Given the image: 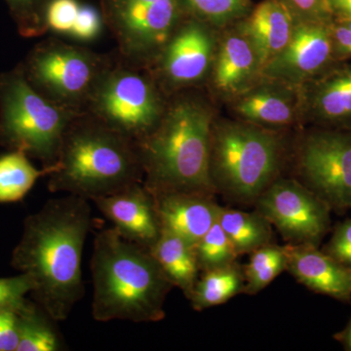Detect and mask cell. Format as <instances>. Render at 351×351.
<instances>
[{"instance_id":"ba28073f","label":"cell","mask_w":351,"mask_h":351,"mask_svg":"<svg viewBox=\"0 0 351 351\" xmlns=\"http://www.w3.org/2000/svg\"><path fill=\"white\" fill-rule=\"evenodd\" d=\"M108 66L86 48L50 39L32 52L27 78L53 103L80 112Z\"/></svg>"},{"instance_id":"7402d4cb","label":"cell","mask_w":351,"mask_h":351,"mask_svg":"<svg viewBox=\"0 0 351 351\" xmlns=\"http://www.w3.org/2000/svg\"><path fill=\"white\" fill-rule=\"evenodd\" d=\"M149 251L174 287L181 289L189 300L200 272L195 245L162 230Z\"/></svg>"},{"instance_id":"52a82bcc","label":"cell","mask_w":351,"mask_h":351,"mask_svg":"<svg viewBox=\"0 0 351 351\" xmlns=\"http://www.w3.org/2000/svg\"><path fill=\"white\" fill-rule=\"evenodd\" d=\"M86 106L94 119L135 142L158 124L166 108L147 73L122 66L106 69Z\"/></svg>"},{"instance_id":"836d02e7","label":"cell","mask_w":351,"mask_h":351,"mask_svg":"<svg viewBox=\"0 0 351 351\" xmlns=\"http://www.w3.org/2000/svg\"><path fill=\"white\" fill-rule=\"evenodd\" d=\"M19 321V308L0 311V351H17Z\"/></svg>"},{"instance_id":"d6a6232c","label":"cell","mask_w":351,"mask_h":351,"mask_svg":"<svg viewBox=\"0 0 351 351\" xmlns=\"http://www.w3.org/2000/svg\"><path fill=\"white\" fill-rule=\"evenodd\" d=\"M295 20L331 21L334 17L330 0H284Z\"/></svg>"},{"instance_id":"4fadbf2b","label":"cell","mask_w":351,"mask_h":351,"mask_svg":"<svg viewBox=\"0 0 351 351\" xmlns=\"http://www.w3.org/2000/svg\"><path fill=\"white\" fill-rule=\"evenodd\" d=\"M216 51L209 25L184 19L156 58L164 84L179 89L201 82L213 66Z\"/></svg>"},{"instance_id":"4316f807","label":"cell","mask_w":351,"mask_h":351,"mask_svg":"<svg viewBox=\"0 0 351 351\" xmlns=\"http://www.w3.org/2000/svg\"><path fill=\"white\" fill-rule=\"evenodd\" d=\"M19 345L17 351H57L61 343L54 327L34 308H19Z\"/></svg>"},{"instance_id":"44dd1931","label":"cell","mask_w":351,"mask_h":351,"mask_svg":"<svg viewBox=\"0 0 351 351\" xmlns=\"http://www.w3.org/2000/svg\"><path fill=\"white\" fill-rule=\"evenodd\" d=\"M44 29L78 41H93L103 31V16L80 0H47L43 12Z\"/></svg>"},{"instance_id":"d590c367","label":"cell","mask_w":351,"mask_h":351,"mask_svg":"<svg viewBox=\"0 0 351 351\" xmlns=\"http://www.w3.org/2000/svg\"><path fill=\"white\" fill-rule=\"evenodd\" d=\"M335 341H338L343 346V350L351 351V317L348 324L341 331L334 335Z\"/></svg>"},{"instance_id":"2e32d148","label":"cell","mask_w":351,"mask_h":351,"mask_svg":"<svg viewBox=\"0 0 351 351\" xmlns=\"http://www.w3.org/2000/svg\"><path fill=\"white\" fill-rule=\"evenodd\" d=\"M286 270L298 282L316 294L351 304V267L337 262L319 246L287 244Z\"/></svg>"},{"instance_id":"d4e9b609","label":"cell","mask_w":351,"mask_h":351,"mask_svg":"<svg viewBox=\"0 0 351 351\" xmlns=\"http://www.w3.org/2000/svg\"><path fill=\"white\" fill-rule=\"evenodd\" d=\"M49 174V167L36 169L24 152L16 151L0 157V203L23 199L39 178Z\"/></svg>"},{"instance_id":"8d00e7d4","label":"cell","mask_w":351,"mask_h":351,"mask_svg":"<svg viewBox=\"0 0 351 351\" xmlns=\"http://www.w3.org/2000/svg\"><path fill=\"white\" fill-rule=\"evenodd\" d=\"M7 280H8V278L0 279V288L3 287V286L5 285Z\"/></svg>"},{"instance_id":"9a60e30c","label":"cell","mask_w":351,"mask_h":351,"mask_svg":"<svg viewBox=\"0 0 351 351\" xmlns=\"http://www.w3.org/2000/svg\"><path fill=\"white\" fill-rule=\"evenodd\" d=\"M104 216L124 237L151 249L162 232L156 201L144 184H136L113 195L94 200Z\"/></svg>"},{"instance_id":"3957f363","label":"cell","mask_w":351,"mask_h":351,"mask_svg":"<svg viewBox=\"0 0 351 351\" xmlns=\"http://www.w3.org/2000/svg\"><path fill=\"white\" fill-rule=\"evenodd\" d=\"M212 127V113L204 104L182 98L165 108L147 135L136 141L144 186L152 195L216 193L209 171Z\"/></svg>"},{"instance_id":"4dcf8cb0","label":"cell","mask_w":351,"mask_h":351,"mask_svg":"<svg viewBox=\"0 0 351 351\" xmlns=\"http://www.w3.org/2000/svg\"><path fill=\"white\" fill-rule=\"evenodd\" d=\"M321 250L346 267H351V219L335 226L331 239Z\"/></svg>"},{"instance_id":"e0dca14e","label":"cell","mask_w":351,"mask_h":351,"mask_svg":"<svg viewBox=\"0 0 351 351\" xmlns=\"http://www.w3.org/2000/svg\"><path fill=\"white\" fill-rule=\"evenodd\" d=\"M235 98V112L254 125L276 130L302 119L300 88L286 83L261 78Z\"/></svg>"},{"instance_id":"484cf974","label":"cell","mask_w":351,"mask_h":351,"mask_svg":"<svg viewBox=\"0 0 351 351\" xmlns=\"http://www.w3.org/2000/svg\"><path fill=\"white\" fill-rule=\"evenodd\" d=\"M286 263L287 257L284 246L271 243L254 251L249 263L243 267V294H258L286 270Z\"/></svg>"},{"instance_id":"7a4b0ae2","label":"cell","mask_w":351,"mask_h":351,"mask_svg":"<svg viewBox=\"0 0 351 351\" xmlns=\"http://www.w3.org/2000/svg\"><path fill=\"white\" fill-rule=\"evenodd\" d=\"M92 315L99 322H158L174 287L149 249L124 239L114 228L96 235L91 258Z\"/></svg>"},{"instance_id":"8992f818","label":"cell","mask_w":351,"mask_h":351,"mask_svg":"<svg viewBox=\"0 0 351 351\" xmlns=\"http://www.w3.org/2000/svg\"><path fill=\"white\" fill-rule=\"evenodd\" d=\"M82 114L39 93L24 73L0 80V138L16 151L38 157L45 167L56 162L64 134Z\"/></svg>"},{"instance_id":"603a6c76","label":"cell","mask_w":351,"mask_h":351,"mask_svg":"<svg viewBox=\"0 0 351 351\" xmlns=\"http://www.w3.org/2000/svg\"><path fill=\"white\" fill-rule=\"evenodd\" d=\"M218 221L239 256L253 253L272 243L271 223L257 210L246 212L221 207Z\"/></svg>"},{"instance_id":"8fae6325","label":"cell","mask_w":351,"mask_h":351,"mask_svg":"<svg viewBox=\"0 0 351 351\" xmlns=\"http://www.w3.org/2000/svg\"><path fill=\"white\" fill-rule=\"evenodd\" d=\"M255 205L288 244L320 246L331 230V208L295 180H276Z\"/></svg>"},{"instance_id":"ffe728a7","label":"cell","mask_w":351,"mask_h":351,"mask_svg":"<svg viewBox=\"0 0 351 351\" xmlns=\"http://www.w3.org/2000/svg\"><path fill=\"white\" fill-rule=\"evenodd\" d=\"M295 18L284 0H265L239 25L253 46L262 69L286 47Z\"/></svg>"},{"instance_id":"5bb4252c","label":"cell","mask_w":351,"mask_h":351,"mask_svg":"<svg viewBox=\"0 0 351 351\" xmlns=\"http://www.w3.org/2000/svg\"><path fill=\"white\" fill-rule=\"evenodd\" d=\"M299 88L302 119L324 128L351 129V59Z\"/></svg>"},{"instance_id":"30bf717a","label":"cell","mask_w":351,"mask_h":351,"mask_svg":"<svg viewBox=\"0 0 351 351\" xmlns=\"http://www.w3.org/2000/svg\"><path fill=\"white\" fill-rule=\"evenodd\" d=\"M302 182L338 215L351 210V129L319 127L299 147Z\"/></svg>"},{"instance_id":"e575fe53","label":"cell","mask_w":351,"mask_h":351,"mask_svg":"<svg viewBox=\"0 0 351 351\" xmlns=\"http://www.w3.org/2000/svg\"><path fill=\"white\" fill-rule=\"evenodd\" d=\"M334 16L351 18V0H330Z\"/></svg>"},{"instance_id":"ac0fdd59","label":"cell","mask_w":351,"mask_h":351,"mask_svg":"<svg viewBox=\"0 0 351 351\" xmlns=\"http://www.w3.org/2000/svg\"><path fill=\"white\" fill-rule=\"evenodd\" d=\"M152 196L162 230L195 246L218 219L221 206L214 195L174 191Z\"/></svg>"},{"instance_id":"d6986e66","label":"cell","mask_w":351,"mask_h":351,"mask_svg":"<svg viewBox=\"0 0 351 351\" xmlns=\"http://www.w3.org/2000/svg\"><path fill=\"white\" fill-rule=\"evenodd\" d=\"M262 78V66L253 46L239 27L228 32L217 48L213 83L217 91L239 96Z\"/></svg>"},{"instance_id":"83f0119b","label":"cell","mask_w":351,"mask_h":351,"mask_svg":"<svg viewBox=\"0 0 351 351\" xmlns=\"http://www.w3.org/2000/svg\"><path fill=\"white\" fill-rule=\"evenodd\" d=\"M195 252L200 272L230 265L239 257L218 219L196 243Z\"/></svg>"},{"instance_id":"cb8c5ba5","label":"cell","mask_w":351,"mask_h":351,"mask_svg":"<svg viewBox=\"0 0 351 351\" xmlns=\"http://www.w3.org/2000/svg\"><path fill=\"white\" fill-rule=\"evenodd\" d=\"M244 286L243 267L234 262L201 271L189 301L195 311H202L243 294Z\"/></svg>"},{"instance_id":"7c38bea8","label":"cell","mask_w":351,"mask_h":351,"mask_svg":"<svg viewBox=\"0 0 351 351\" xmlns=\"http://www.w3.org/2000/svg\"><path fill=\"white\" fill-rule=\"evenodd\" d=\"M331 21L295 20L287 45L263 66L262 78L301 87L334 66Z\"/></svg>"},{"instance_id":"6da1fadb","label":"cell","mask_w":351,"mask_h":351,"mask_svg":"<svg viewBox=\"0 0 351 351\" xmlns=\"http://www.w3.org/2000/svg\"><path fill=\"white\" fill-rule=\"evenodd\" d=\"M90 226L87 199L71 195L49 201L25 225L14 262L52 320H66L84 295L82 258Z\"/></svg>"},{"instance_id":"9c48e42d","label":"cell","mask_w":351,"mask_h":351,"mask_svg":"<svg viewBox=\"0 0 351 351\" xmlns=\"http://www.w3.org/2000/svg\"><path fill=\"white\" fill-rule=\"evenodd\" d=\"M104 22L134 63L156 59L184 18L182 0H100Z\"/></svg>"},{"instance_id":"1f68e13d","label":"cell","mask_w":351,"mask_h":351,"mask_svg":"<svg viewBox=\"0 0 351 351\" xmlns=\"http://www.w3.org/2000/svg\"><path fill=\"white\" fill-rule=\"evenodd\" d=\"M332 53L336 62L351 59V18L334 16L330 23Z\"/></svg>"},{"instance_id":"f546056e","label":"cell","mask_w":351,"mask_h":351,"mask_svg":"<svg viewBox=\"0 0 351 351\" xmlns=\"http://www.w3.org/2000/svg\"><path fill=\"white\" fill-rule=\"evenodd\" d=\"M47 0H6L11 10L19 20L24 34H38L44 29L43 12Z\"/></svg>"},{"instance_id":"5b68a950","label":"cell","mask_w":351,"mask_h":351,"mask_svg":"<svg viewBox=\"0 0 351 351\" xmlns=\"http://www.w3.org/2000/svg\"><path fill=\"white\" fill-rule=\"evenodd\" d=\"M284 156L276 130L248 122L213 123L210 178L216 193L239 203H255L278 179Z\"/></svg>"},{"instance_id":"f1b7e54d","label":"cell","mask_w":351,"mask_h":351,"mask_svg":"<svg viewBox=\"0 0 351 351\" xmlns=\"http://www.w3.org/2000/svg\"><path fill=\"white\" fill-rule=\"evenodd\" d=\"M186 17L221 27L243 17L246 0H182Z\"/></svg>"},{"instance_id":"277c9868","label":"cell","mask_w":351,"mask_h":351,"mask_svg":"<svg viewBox=\"0 0 351 351\" xmlns=\"http://www.w3.org/2000/svg\"><path fill=\"white\" fill-rule=\"evenodd\" d=\"M49 189L84 199L113 195L144 177L135 141L83 113L64 134Z\"/></svg>"}]
</instances>
